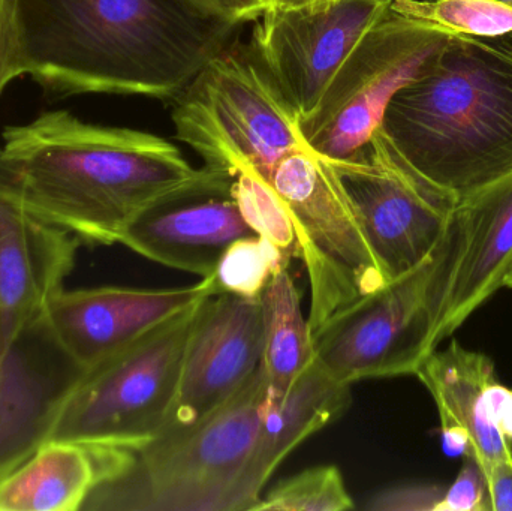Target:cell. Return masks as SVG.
Listing matches in <instances>:
<instances>
[{
    "mask_svg": "<svg viewBox=\"0 0 512 511\" xmlns=\"http://www.w3.org/2000/svg\"><path fill=\"white\" fill-rule=\"evenodd\" d=\"M292 255L277 248L265 237H242L219 258L212 275L207 276L216 294H234L240 297H261L271 279L288 269Z\"/></svg>",
    "mask_w": 512,
    "mask_h": 511,
    "instance_id": "cell-23",
    "label": "cell"
},
{
    "mask_svg": "<svg viewBox=\"0 0 512 511\" xmlns=\"http://www.w3.org/2000/svg\"><path fill=\"white\" fill-rule=\"evenodd\" d=\"M511 447H512V441H511Z\"/></svg>",
    "mask_w": 512,
    "mask_h": 511,
    "instance_id": "cell-34",
    "label": "cell"
},
{
    "mask_svg": "<svg viewBox=\"0 0 512 511\" xmlns=\"http://www.w3.org/2000/svg\"><path fill=\"white\" fill-rule=\"evenodd\" d=\"M270 183L294 222L313 335L387 281L330 159L304 144L276 165Z\"/></svg>",
    "mask_w": 512,
    "mask_h": 511,
    "instance_id": "cell-8",
    "label": "cell"
},
{
    "mask_svg": "<svg viewBox=\"0 0 512 511\" xmlns=\"http://www.w3.org/2000/svg\"><path fill=\"white\" fill-rule=\"evenodd\" d=\"M442 497H444V491L435 486L391 489L373 498L369 509L438 511Z\"/></svg>",
    "mask_w": 512,
    "mask_h": 511,
    "instance_id": "cell-28",
    "label": "cell"
},
{
    "mask_svg": "<svg viewBox=\"0 0 512 511\" xmlns=\"http://www.w3.org/2000/svg\"><path fill=\"white\" fill-rule=\"evenodd\" d=\"M262 353L259 297L222 293L201 300L176 393L158 437L192 428L230 401L261 365Z\"/></svg>",
    "mask_w": 512,
    "mask_h": 511,
    "instance_id": "cell-12",
    "label": "cell"
},
{
    "mask_svg": "<svg viewBox=\"0 0 512 511\" xmlns=\"http://www.w3.org/2000/svg\"><path fill=\"white\" fill-rule=\"evenodd\" d=\"M438 511H490L486 476L472 456L466 455L465 465L456 482L444 491Z\"/></svg>",
    "mask_w": 512,
    "mask_h": 511,
    "instance_id": "cell-27",
    "label": "cell"
},
{
    "mask_svg": "<svg viewBox=\"0 0 512 511\" xmlns=\"http://www.w3.org/2000/svg\"><path fill=\"white\" fill-rule=\"evenodd\" d=\"M200 302L84 369L66 395L48 440L134 450L152 443L167 420Z\"/></svg>",
    "mask_w": 512,
    "mask_h": 511,
    "instance_id": "cell-7",
    "label": "cell"
},
{
    "mask_svg": "<svg viewBox=\"0 0 512 511\" xmlns=\"http://www.w3.org/2000/svg\"><path fill=\"white\" fill-rule=\"evenodd\" d=\"M27 74L57 95L174 99L237 26L182 0H15Z\"/></svg>",
    "mask_w": 512,
    "mask_h": 511,
    "instance_id": "cell-2",
    "label": "cell"
},
{
    "mask_svg": "<svg viewBox=\"0 0 512 511\" xmlns=\"http://www.w3.org/2000/svg\"><path fill=\"white\" fill-rule=\"evenodd\" d=\"M177 140L204 167L233 177L252 170L270 183L276 165L307 144L297 117L251 53H219L174 99Z\"/></svg>",
    "mask_w": 512,
    "mask_h": 511,
    "instance_id": "cell-6",
    "label": "cell"
},
{
    "mask_svg": "<svg viewBox=\"0 0 512 511\" xmlns=\"http://www.w3.org/2000/svg\"><path fill=\"white\" fill-rule=\"evenodd\" d=\"M78 246L0 192V359L21 330L44 317L74 269Z\"/></svg>",
    "mask_w": 512,
    "mask_h": 511,
    "instance_id": "cell-15",
    "label": "cell"
},
{
    "mask_svg": "<svg viewBox=\"0 0 512 511\" xmlns=\"http://www.w3.org/2000/svg\"><path fill=\"white\" fill-rule=\"evenodd\" d=\"M264 402L259 365L245 386L206 419L137 450L131 470L99 488L84 509L252 511L246 479Z\"/></svg>",
    "mask_w": 512,
    "mask_h": 511,
    "instance_id": "cell-4",
    "label": "cell"
},
{
    "mask_svg": "<svg viewBox=\"0 0 512 511\" xmlns=\"http://www.w3.org/2000/svg\"><path fill=\"white\" fill-rule=\"evenodd\" d=\"M209 278L192 287H98L62 290L44 318L66 353L83 369L134 342L200 300L215 296Z\"/></svg>",
    "mask_w": 512,
    "mask_h": 511,
    "instance_id": "cell-14",
    "label": "cell"
},
{
    "mask_svg": "<svg viewBox=\"0 0 512 511\" xmlns=\"http://www.w3.org/2000/svg\"><path fill=\"white\" fill-rule=\"evenodd\" d=\"M505 287L512 288V266L510 272H508L507 278H505Z\"/></svg>",
    "mask_w": 512,
    "mask_h": 511,
    "instance_id": "cell-32",
    "label": "cell"
},
{
    "mask_svg": "<svg viewBox=\"0 0 512 511\" xmlns=\"http://www.w3.org/2000/svg\"><path fill=\"white\" fill-rule=\"evenodd\" d=\"M354 500L342 473L334 465L313 467L289 477L267 497L259 498L252 511H346Z\"/></svg>",
    "mask_w": 512,
    "mask_h": 511,
    "instance_id": "cell-25",
    "label": "cell"
},
{
    "mask_svg": "<svg viewBox=\"0 0 512 511\" xmlns=\"http://www.w3.org/2000/svg\"><path fill=\"white\" fill-rule=\"evenodd\" d=\"M264 318L265 404L276 405L315 360L312 330L301 296L288 269L280 270L262 291Z\"/></svg>",
    "mask_w": 512,
    "mask_h": 511,
    "instance_id": "cell-21",
    "label": "cell"
},
{
    "mask_svg": "<svg viewBox=\"0 0 512 511\" xmlns=\"http://www.w3.org/2000/svg\"><path fill=\"white\" fill-rule=\"evenodd\" d=\"M331 164L385 281L412 272L432 257L456 206L409 168L382 129L363 149Z\"/></svg>",
    "mask_w": 512,
    "mask_h": 511,
    "instance_id": "cell-10",
    "label": "cell"
},
{
    "mask_svg": "<svg viewBox=\"0 0 512 511\" xmlns=\"http://www.w3.org/2000/svg\"><path fill=\"white\" fill-rule=\"evenodd\" d=\"M508 2H512V0H508Z\"/></svg>",
    "mask_w": 512,
    "mask_h": 511,
    "instance_id": "cell-33",
    "label": "cell"
},
{
    "mask_svg": "<svg viewBox=\"0 0 512 511\" xmlns=\"http://www.w3.org/2000/svg\"><path fill=\"white\" fill-rule=\"evenodd\" d=\"M231 180L192 167L158 135L95 125L68 111L9 126L0 149V192L80 245L120 243L129 225L156 204L230 189Z\"/></svg>",
    "mask_w": 512,
    "mask_h": 511,
    "instance_id": "cell-1",
    "label": "cell"
},
{
    "mask_svg": "<svg viewBox=\"0 0 512 511\" xmlns=\"http://www.w3.org/2000/svg\"><path fill=\"white\" fill-rule=\"evenodd\" d=\"M486 480L490 511H512V459L493 465Z\"/></svg>",
    "mask_w": 512,
    "mask_h": 511,
    "instance_id": "cell-30",
    "label": "cell"
},
{
    "mask_svg": "<svg viewBox=\"0 0 512 511\" xmlns=\"http://www.w3.org/2000/svg\"><path fill=\"white\" fill-rule=\"evenodd\" d=\"M397 14L451 36H498L512 32L508 0H388Z\"/></svg>",
    "mask_w": 512,
    "mask_h": 511,
    "instance_id": "cell-22",
    "label": "cell"
},
{
    "mask_svg": "<svg viewBox=\"0 0 512 511\" xmlns=\"http://www.w3.org/2000/svg\"><path fill=\"white\" fill-rule=\"evenodd\" d=\"M334 0H261V14L268 9H303L324 6Z\"/></svg>",
    "mask_w": 512,
    "mask_h": 511,
    "instance_id": "cell-31",
    "label": "cell"
},
{
    "mask_svg": "<svg viewBox=\"0 0 512 511\" xmlns=\"http://www.w3.org/2000/svg\"><path fill=\"white\" fill-rule=\"evenodd\" d=\"M254 234L230 189H215L156 204L129 225L120 243L141 257L204 279L228 246Z\"/></svg>",
    "mask_w": 512,
    "mask_h": 511,
    "instance_id": "cell-16",
    "label": "cell"
},
{
    "mask_svg": "<svg viewBox=\"0 0 512 511\" xmlns=\"http://www.w3.org/2000/svg\"><path fill=\"white\" fill-rule=\"evenodd\" d=\"M454 215L459 255L439 326L441 342L505 287L512 266V174L460 201Z\"/></svg>",
    "mask_w": 512,
    "mask_h": 511,
    "instance_id": "cell-18",
    "label": "cell"
},
{
    "mask_svg": "<svg viewBox=\"0 0 512 511\" xmlns=\"http://www.w3.org/2000/svg\"><path fill=\"white\" fill-rule=\"evenodd\" d=\"M349 404L351 386L337 381L316 359L295 380L279 404L264 402L258 441L246 479L255 504L283 459L310 435L339 419Z\"/></svg>",
    "mask_w": 512,
    "mask_h": 511,
    "instance_id": "cell-20",
    "label": "cell"
},
{
    "mask_svg": "<svg viewBox=\"0 0 512 511\" xmlns=\"http://www.w3.org/2000/svg\"><path fill=\"white\" fill-rule=\"evenodd\" d=\"M230 195L239 207L240 215L258 236L265 237L295 257L297 236L288 207L276 189L252 170H242L231 180Z\"/></svg>",
    "mask_w": 512,
    "mask_h": 511,
    "instance_id": "cell-24",
    "label": "cell"
},
{
    "mask_svg": "<svg viewBox=\"0 0 512 511\" xmlns=\"http://www.w3.org/2000/svg\"><path fill=\"white\" fill-rule=\"evenodd\" d=\"M137 450L78 440H48L0 480V511H77L102 486L125 476Z\"/></svg>",
    "mask_w": 512,
    "mask_h": 511,
    "instance_id": "cell-19",
    "label": "cell"
},
{
    "mask_svg": "<svg viewBox=\"0 0 512 511\" xmlns=\"http://www.w3.org/2000/svg\"><path fill=\"white\" fill-rule=\"evenodd\" d=\"M456 215L429 260L334 315L313 333L315 359L340 383L415 375L441 344L459 255Z\"/></svg>",
    "mask_w": 512,
    "mask_h": 511,
    "instance_id": "cell-5",
    "label": "cell"
},
{
    "mask_svg": "<svg viewBox=\"0 0 512 511\" xmlns=\"http://www.w3.org/2000/svg\"><path fill=\"white\" fill-rule=\"evenodd\" d=\"M382 131L418 177L454 206L512 174V32L451 36L403 87Z\"/></svg>",
    "mask_w": 512,
    "mask_h": 511,
    "instance_id": "cell-3",
    "label": "cell"
},
{
    "mask_svg": "<svg viewBox=\"0 0 512 511\" xmlns=\"http://www.w3.org/2000/svg\"><path fill=\"white\" fill-rule=\"evenodd\" d=\"M450 39L388 9L340 66L315 113L301 123L307 144L331 161L363 149L381 129L394 96L433 68Z\"/></svg>",
    "mask_w": 512,
    "mask_h": 511,
    "instance_id": "cell-9",
    "label": "cell"
},
{
    "mask_svg": "<svg viewBox=\"0 0 512 511\" xmlns=\"http://www.w3.org/2000/svg\"><path fill=\"white\" fill-rule=\"evenodd\" d=\"M24 74H27V60L17 6L15 0H0V93Z\"/></svg>",
    "mask_w": 512,
    "mask_h": 511,
    "instance_id": "cell-26",
    "label": "cell"
},
{
    "mask_svg": "<svg viewBox=\"0 0 512 511\" xmlns=\"http://www.w3.org/2000/svg\"><path fill=\"white\" fill-rule=\"evenodd\" d=\"M388 9V0H334L315 8L268 9L256 18L252 57L298 125L315 113L340 66Z\"/></svg>",
    "mask_w": 512,
    "mask_h": 511,
    "instance_id": "cell-11",
    "label": "cell"
},
{
    "mask_svg": "<svg viewBox=\"0 0 512 511\" xmlns=\"http://www.w3.org/2000/svg\"><path fill=\"white\" fill-rule=\"evenodd\" d=\"M203 17L224 23L240 24L255 21L261 15V0H182Z\"/></svg>",
    "mask_w": 512,
    "mask_h": 511,
    "instance_id": "cell-29",
    "label": "cell"
},
{
    "mask_svg": "<svg viewBox=\"0 0 512 511\" xmlns=\"http://www.w3.org/2000/svg\"><path fill=\"white\" fill-rule=\"evenodd\" d=\"M415 375L438 408L447 455L472 456L484 476L493 465L512 459L511 441L487 404V392L496 380L486 354L454 341L445 350L433 351Z\"/></svg>",
    "mask_w": 512,
    "mask_h": 511,
    "instance_id": "cell-17",
    "label": "cell"
},
{
    "mask_svg": "<svg viewBox=\"0 0 512 511\" xmlns=\"http://www.w3.org/2000/svg\"><path fill=\"white\" fill-rule=\"evenodd\" d=\"M84 369L41 320L21 330L0 359V480L48 441Z\"/></svg>",
    "mask_w": 512,
    "mask_h": 511,
    "instance_id": "cell-13",
    "label": "cell"
}]
</instances>
